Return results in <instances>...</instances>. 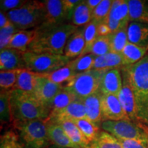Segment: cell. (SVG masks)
I'll return each mask as SVG.
<instances>
[{
  "label": "cell",
  "instance_id": "1",
  "mask_svg": "<svg viewBox=\"0 0 148 148\" xmlns=\"http://www.w3.org/2000/svg\"><path fill=\"white\" fill-rule=\"evenodd\" d=\"M121 71L134 94L138 123L148 130V54Z\"/></svg>",
  "mask_w": 148,
  "mask_h": 148
},
{
  "label": "cell",
  "instance_id": "2",
  "mask_svg": "<svg viewBox=\"0 0 148 148\" xmlns=\"http://www.w3.org/2000/svg\"><path fill=\"white\" fill-rule=\"evenodd\" d=\"M36 29V36L27 51L63 55L68 39L78 28L73 24L65 23L58 25H42Z\"/></svg>",
  "mask_w": 148,
  "mask_h": 148
},
{
  "label": "cell",
  "instance_id": "3",
  "mask_svg": "<svg viewBox=\"0 0 148 148\" xmlns=\"http://www.w3.org/2000/svg\"><path fill=\"white\" fill-rule=\"evenodd\" d=\"M10 101L12 122L45 121L51 112L50 109L42 104L32 94L21 90H11Z\"/></svg>",
  "mask_w": 148,
  "mask_h": 148
},
{
  "label": "cell",
  "instance_id": "4",
  "mask_svg": "<svg viewBox=\"0 0 148 148\" xmlns=\"http://www.w3.org/2000/svg\"><path fill=\"white\" fill-rule=\"evenodd\" d=\"M43 1H27L21 8L9 11L6 15L18 31L38 27L45 20Z\"/></svg>",
  "mask_w": 148,
  "mask_h": 148
},
{
  "label": "cell",
  "instance_id": "5",
  "mask_svg": "<svg viewBox=\"0 0 148 148\" xmlns=\"http://www.w3.org/2000/svg\"><path fill=\"white\" fill-rule=\"evenodd\" d=\"M14 128L26 148H47L51 145L47 124L42 120L14 121Z\"/></svg>",
  "mask_w": 148,
  "mask_h": 148
},
{
  "label": "cell",
  "instance_id": "6",
  "mask_svg": "<svg viewBox=\"0 0 148 148\" xmlns=\"http://www.w3.org/2000/svg\"><path fill=\"white\" fill-rule=\"evenodd\" d=\"M25 68L34 73L47 75L67 65L71 58L64 55L25 51L22 53Z\"/></svg>",
  "mask_w": 148,
  "mask_h": 148
},
{
  "label": "cell",
  "instance_id": "7",
  "mask_svg": "<svg viewBox=\"0 0 148 148\" xmlns=\"http://www.w3.org/2000/svg\"><path fill=\"white\" fill-rule=\"evenodd\" d=\"M107 70L91 69L77 74L64 87L76 97L83 101L88 96L99 91L101 79Z\"/></svg>",
  "mask_w": 148,
  "mask_h": 148
},
{
  "label": "cell",
  "instance_id": "8",
  "mask_svg": "<svg viewBox=\"0 0 148 148\" xmlns=\"http://www.w3.org/2000/svg\"><path fill=\"white\" fill-rule=\"evenodd\" d=\"M101 128L119 140H148V130L131 121H104Z\"/></svg>",
  "mask_w": 148,
  "mask_h": 148
},
{
  "label": "cell",
  "instance_id": "9",
  "mask_svg": "<svg viewBox=\"0 0 148 148\" xmlns=\"http://www.w3.org/2000/svg\"><path fill=\"white\" fill-rule=\"evenodd\" d=\"M63 88L64 87L61 85L55 84L44 75H40L37 80L32 95L42 104L51 110L53 99Z\"/></svg>",
  "mask_w": 148,
  "mask_h": 148
},
{
  "label": "cell",
  "instance_id": "10",
  "mask_svg": "<svg viewBox=\"0 0 148 148\" xmlns=\"http://www.w3.org/2000/svg\"><path fill=\"white\" fill-rule=\"evenodd\" d=\"M101 118L104 121H130L123 110L118 96L101 95Z\"/></svg>",
  "mask_w": 148,
  "mask_h": 148
},
{
  "label": "cell",
  "instance_id": "11",
  "mask_svg": "<svg viewBox=\"0 0 148 148\" xmlns=\"http://www.w3.org/2000/svg\"><path fill=\"white\" fill-rule=\"evenodd\" d=\"M81 119H86V110L83 101L76 100L63 109L51 111L45 122L46 123H58L62 121H73Z\"/></svg>",
  "mask_w": 148,
  "mask_h": 148
},
{
  "label": "cell",
  "instance_id": "12",
  "mask_svg": "<svg viewBox=\"0 0 148 148\" xmlns=\"http://www.w3.org/2000/svg\"><path fill=\"white\" fill-rule=\"evenodd\" d=\"M45 7V20L42 25L65 23L68 13L64 8L63 1L60 0H47L43 1Z\"/></svg>",
  "mask_w": 148,
  "mask_h": 148
},
{
  "label": "cell",
  "instance_id": "13",
  "mask_svg": "<svg viewBox=\"0 0 148 148\" xmlns=\"http://www.w3.org/2000/svg\"><path fill=\"white\" fill-rule=\"evenodd\" d=\"M123 83L120 69L107 70L101 79L99 91L102 95L118 96L121 91Z\"/></svg>",
  "mask_w": 148,
  "mask_h": 148
},
{
  "label": "cell",
  "instance_id": "14",
  "mask_svg": "<svg viewBox=\"0 0 148 148\" xmlns=\"http://www.w3.org/2000/svg\"><path fill=\"white\" fill-rule=\"evenodd\" d=\"M21 51L16 49L5 48L0 52V69L1 71L26 69Z\"/></svg>",
  "mask_w": 148,
  "mask_h": 148
},
{
  "label": "cell",
  "instance_id": "15",
  "mask_svg": "<svg viewBox=\"0 0 148 148\" xmlns=\"http://www.w3.org/2000/svg\"><path fill=\"white\" fill-rule=\"evenodd\" d=\"M101 95L102 94L98 91L88 96L82 101L86 110V119L99 127L102 123L101 107Z\"/></svg>",
  "mask_w": 148,
  "mask_h": 148
},
{
  "label": "cell",
  "instance_id": "16",
  "mask_svg": "<svg viewBox=\"0 0 148 148\" xmlns=\"http://www.w3.org/2000/svg\"><path fill=\"white\" fill-rule=\"evenodd\" d=\"M128 42L140 47L148 48V23L132 21L127 29Z\"/></svg>",
  "mask_w": 148,
  "mask_h": 148
},
{
  "label": "cell",
  "instance_id": "17",
  "mask_svg": "<svg viewBox=\"0 0 148 148\" xmlns=\"http://www.w3.org/2000/svg\"><path fill=\"white\" fill-rule=\"evenodd\" d=\"M118 97L123 110L128 116L130 121L138 124L137 118H136V105H135L134 94L128 83L125 79H123V86L118 95Z\"/></svg>",
  "mask_w": 148,
  "mask_h": 148
},
{
  "label": "cell",
  "instance_id": "18",
  "mask_svg": "<svg viewBox=\"0 0 148 148\" xmlns=\"http://www.w3.org/2000/svg\"><path fill=\"white\" fill-rule=\"evenodd\" d=\"M46 124L48 136L52 145L62 147L79 148L71 141L62 127L58 123H47Z\"/></svg>",
  "mask_w": 148,
  "mask_h": 148
},
{
  "label": "cell",
  "instance_id": "19",
  "mask_svg": "<svg viewBox=\"0 0 148 148\" xmlns=\"http://www.w3.org/2000/svg\"><path fill=\"white\" fill-rule=\"evenodd\" d=\"M85 48L84 29H77L68 39L64 55L69 58L80 56Z\"/></svg>",
  "mask_w": 148,
  "mask_h": 148
},
{
  "label": "cell",
  "instance_id": "20",
  "mask_svg": "<svg viewBox=\"0 0 148 148\" xmlns=\"http://www.w3.org/2000/svg\"><path fill=\"white\" fill-rule=\"evenodd\" d=\"M123 66H125V64L121 53L109 52L107 54L95 57L92 69H121Z\"/></svg>",
  "mask_w": 148,
  "mask_h": 148
},
{
  "label": "cell",
  "instance_id": "21",
  "mask_svg": "<svg viewBox=\"0 0 148 148\" xmlns=\"http://www.w3.org/2000/svg\"><path fill=\"white\" fill-rule=\"evenodd\" d=\"M36 29L30 30H21L15 33L11 38L7 48L16 49L21 52H25L29 45L32 43L36 36Z\"/></svg>",
  "mask_w": 148,
  "mask_h": 148
},
{
  "label": "cell",
  "instance_id": "22",
  "mask_svg": "<svg viewBox=\"0 0 148 148\" xmlns=\"http://www.w3.org/2000/svg\"><path fill=\"white\" fill-rule=\"evenodd\" d=\"M40 75L41 74L34 73L27 69H20L13 89H18L32 94Z\"/></svg>",
  "mask_w": 148,
  "mask_h": 148
},
{
  "label": "cell",
  "instance_id": "23",
  "mask_svg": "<svg viewBox=\"0 0 148 148\" xmlns=\"http://www.w3.org/2000/svg\"><path fill=\"white\" fill-rule=\"evenodd\" d=\"M73 143L79 148H90V142L84 137L75 123L71 121L58 122Z\"/></svg>",
  "mask_w": 148,
  "mask_h": 148
},
{
  "label": "cell",
  "instance_id": "24",
  "mask_svg": "<svg viewBox=\"0 0 148 148\" xmlns=\"http://www.w3.org/2000/svg\"><path fill=\"white\" fill-rule=\"evenodd\" d=\"M130 21H138L148 23V1L130 0Z\"/></svg>",
  "mask_w": 148,
  "mask_h": 148
},
{
  "label": "cell",
  "instance_id": "25",
  "mask_svg": "<svg viewBox=\"0 0 148 148\" xmlns=\"http://www.w3.org/2000/svg\"><path fill=\"white\" fill-rule=\"evenodd\" d=\"M109 18L128 26L130 21L128 1L124 0H114L112 2Z\"/></svg>",
  "mask_w": 148,
  "mask_h": 148
},
{
  "label": "cell",
  "instance_id": "26",
  "mask_svg": "<svg viewBox=\"0 0 148 148\" xmlns=\"http://www.w3.org/2000/svg\"><path fill=\"white\" fill-rule=\"evenodd\" d=\"M147 52H148V48L140 47L127 42L121 52L125 66L136 63L145 56Z\"/></svg>",
  "mask_w": 148,
  "mask_h": 148
},
{
  "label": "cell",
  "instance_id": "27",
  "mask_svg": "<svg viewBox=\"0 0 148 148\" xmlns=\"http://www.w3.org/2000/svg\"><path fill=\"white\" fill-rule=\"evenodd\" d=\"M90 148H123L121 142L113 135L106 131H99L90 143Z\"/></svg>",
  "mask_w": 148,
  "mask_h": 148
},
{
  "label": "cell",
  "instance_id": "28",
  "mask_svg": "<svg viewBox=\"0 0 148 148\" xmlns=\"http://www.w3.org/2000/svg\"><path fill=\"white\" fill-rule=\"evenodd\" d=\"M92 21V12L86 4V1H82L73 11L71 18L72 24L75 26L86 25Z\"/></svg>",
  "mask_w": 148,
  "mask_h": 148
},
{
  "label": "cell",
  "instance_id": "29",
  "mask_svg": "<svg viewBox=\"0 0 148 148\" xmlns=\"http://www.w3.org/2000/svg\"><path fill=\"white\" fill-rule=\"evenodd\" d=\"M127 29V27L110 33L108 35L111 52L121 53L123 48L128 42Z\"/></svg>",
  "mask_w": 148,
  "mask_h": 148
},
{
  "label": "cell",
  "instance_id": "30",
  "mask_svg": "<svg viewBox=\"0 0 148 148\" xmlns=\"http://www.w3.org/2000/svg\"><path fill=\"white\" fill-rule=\"evenodd\" d=\"M95 57L92 53H88L74 59L68 64L74 73L77 75L92 69Z\"/></svg>",
  "mask_w": 148,
  "mask_h": 148
},
{
  "label": "cell",
  "instance_id": "31",
  "mask_svg": "<svg viewBox=\"0 0 148 148\" xmlns=\"http://www.w3.org/2000/svg\"><path fill=\"white\" fill-rule=\"evenodd\" d=\"M44 75L47 77L51 82L55 83V84L62 86L64 83H65L66 86L76 75V74L74 73V71L69 66V64H67L52 73Z\"/></svg>",
  "mask_w": 148,
  "mask_h": 148
},
{
  "label": "cell",
  "instance_id": "32",
  "mask_svg": "<svg viewBox=\"0 0 148 148\" xmlns=\"http://www.w3.org/2000/svg\"><path fill=\"white\" fill-rule=\"evenodd\" d=\"M10 90H1L0 93V119L1 125L12 122L10 108Z\"/></svg>",
  "mask_w": 148,
  "mask_h": 148
},
{
  "label": "cell",
  "instance_id": "33",
  "mask_svg": "<svg viewBox=\"0 0 148 148\" xmlns=\"http://www.w3.org/2000/svg\"><path fill=\"white\" fill-rule=\"evenodd\" d=\"M73 122L75 123V124L82 132L84 137L90 142V143L95 139L98 133L100 131L99 126L94 124L93 123L86 119L74 120Z\"/></svg>",
  "mask_w": 148,
  "mask_h": 148
},
{
  "label": "cell",
  "instance_id": "34",
  "mask_svg": "<svg viewBox=\"0 0 148 148\" xmlns=\"http://www.w3.org/2000/svg\"><path fill=\"white\" fill-rule=\"evenodd\" d=\"M84 36L85 39V48L80 56L86 55V53L90 52V49L94 42L98 38L97 23L93 21H91L89 23H88L84 28Z\"/></svg>",
  "mask_w": 148,
  "mask_h": 148
},
{
  "label": "cell",
  "instance_id": "35",
  "mask_svg": "<svg viewBox=\"0 0 148 148\" xmlns=\"http://www.w3.org/2000/svg\"><path fill=\"white\" fill-rule=\"evenodd\" d=\"M113 1L101 0V3L92 11V21L99 24L102 22H107L110 14L111 7Z\"/></svg>",
  "mask_w": 148,
  "mask_h": 148
},
{
  "label": "cell",
  "instance_id": "36",
  "mask_svg": "<svg viewBox=\"0 0 148 148\" xmlns=\"http://www.w3.org/2000/svg\"><path fill=\"white\" fill-rule=\"evenodd\" d=\"M0 148H26L13 130L5 131L1 136Z\"/></svg>",
  "mask_w": 148,
  "mask_h": 148
},
{
  "label": "cell",
  "instance_id": "37",
  "mask_svg": "<svg viewBox=\"0 0 148 148\" xmlns=\"http://www.w3.org/2000/svg\"><path fill=\"white\" fill-rule=\"evenodd\" d=\"M77 99L71 92L65 89L62 90L56 96L51 105V110H59L68 106L70 103Z\"/></svg>",
  "mask_w": 148,
  "mask_h": 148
},
{
  "label": "cell",
  "instance_id": "38",
  "mask_svg": "<svg viewBox=\"0 0 148 148\" xmlns=\"http://www.w3.org/2000/svg\"><path fill=\"white\" fill-rule=\"evenodd\" d=\"M20 69L1 71L0 72V86L1 90H10L15 86L17 75Z\"/></svg>",
  "mask_w": 148,
  "mask_h": 148
},
{
  "label": "cell",
  "instance_id": "39",
  "mask_svg": "<svg viewBox=\"0 0 148 148\" xmlns=\"http://www.w3.org/2000/svg\"><path fill=\"white\" fill-rule=\"evenodd\" d=\"M111 52L108 36H98L90 49V53L95 56H101Z\"/></svg>",
  "mask_w": 148,
  "mask_h": 148
},
{
  "label": "cell",
  "instance_id": "40",
  "mask_svg": "<svg viewBox=\"0 0 148 148\" xmlns=\"http://www.w3.org/2000/svg\"><path fill=\"white\" fill-rule=\"evenodd\" d=\"M18 30L12 23L7 26L0 29V49L1 50L7 48L11 38Z\"/></svg>",
  "mask_w": 148,
  "mask_h": 148
},
{
  "label": "cell",
  "instance_id": "41",
  "mask_svg": "<svg viewBox=\"0 0 148 148\" xmlns=\"http://www.w3.org/2000/svg\"><path fill=\"white\" fill-rule=\"evenodd\" d=\"M26 2L27 1H21V0H1L0 1L1 11L8 12L9 11L21 8Z\"/></svg>",
  "mask_w": 148,
  "mask_h": 148
},
{
  "label": "cell",
  "instance_id": "42",
  "mask_svg": "<svg viewBox=\"0 0 148 148\" xmlns=\"http://www.w3.org/2000/svg\"><path fill=\"white\" fill-rule=\"evenodd\" d=\"M147 140L127 139L119 140V141L123 148H148Z\"/></svg>",
  "mask_w": 148,
  "mask_h": 148
},
{
  "label": "cell",
  "instance_id": "43",
  "mask_svg": "<svg viewBox=\"0 0 148 148\" xmlns=\"http://www.w3.org/2000/svg\"><path fill=\"white\" fill-rule=\"evenodd\" d=\"M111 33L107 22H102L97 24V34L98 36H106Z\"/></svg>",
  "mask_w": 148,
  "mask_h": 148
},
{
  "label": "cell",
  "instance_id": "44",
  "mask_svg": "<svg viewBox=\"0 0 148 148\" xmlns=\"http://www.w3.org/2000/svg\"><path fill=\"white\" fill-rule=\"evenodd\" d=\"M11 22L10 21L7 15H5L3 12L1 11V12H0V28L1 29L3 27L7 26Z\"/></svg>",
  "mask_w": 148,
  "mask_h": 148
},
{
  "label": "cell",
  "instance_id": "45",
  "mask_svg": "<svg viewBox=\"0 0 148 148\" xmlns=\"http://www.w3.org/2000/svg\"><path fill=\"white\" fill-rule=\"evenodd\" d=\"M101 0H87L86 1V3L92 13V11L97 8L98 5L101 3Z\"/></svg>",
  "mask_w": 148,
  "mask_h": 148
},
{
  "label": "cell",
  "instance_id": "46",
  "mask_svg": "<svg viewBox=\"0 0 148 148\" xmlns=\"http://www.w3.org/2000/svg\"><path fill=\"white\" fill-rule=\"evenodd\" d=\"M47 148H72V147H59V146L52 145V144H51V145H49V147H47Z\"/></svg>",
  "mask_w": 148,
  "mask_h": 148
},
{
  "label": "cell",
  "instance_id": "47",
  "mask_svg": "<svg viewBox=\"0 0 148 148\" xmlns=\"http://www.w3.org/2000/svg\"><path fill=\"white\" fill-rule=\"evenodd\" d=\"M147 54H148V53H147Z\"/></svg>",
  "mask_w": 148,
  "mask_h": 148
},
{
  "label": "cell",
  "instance_id": "48",
  "mask_svg": "<svg viewBox=\"0 0 148 148\" xmlns=\"http://www.w3.org/2000/svg\"><path fill=\"white\" fill-rule=\"evenodd\" d=\"M147 142H148V140H147Z\"/></svg>",
  "mask_w": 148,
  "mask_h": 148
}]
</instances>
